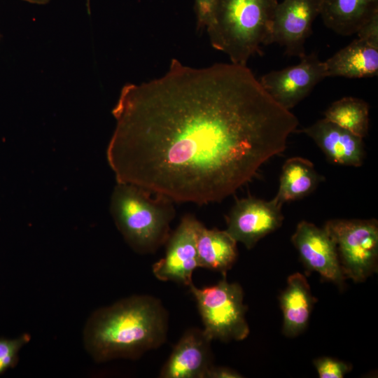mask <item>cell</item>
I'll return each instance as SVG.
<instances>
[{"label": "cell", "instance_id": "6da1fadb", "mask_svg": "<svg viewBox=\"0 0 378 378\" xmlns=\"http://www.w3.org/2000/svg\"><path fill=\"white\" fill-rule=\"evenodd\" d=\"M106 157L117 182L173 202H220L286 148L297 117L247 65L172 59L161 77L121 90Z\"/></svg>", "mask_w": 378, "mask_h": 378}, {"label": "cell", "instance_id": "7a4b0ae2", "mask_svg": "<svg viewBox=\"0 0 378 378\" xmlns=\"http://www.w3.org/2000/svg\"><path fill=\"white\" fill-rule=\"evenodd\" d=\"M169 314L160 299L135 295L95 310L83 332L85 350L97 363L137 359L167 340Z\"/></svg>", "mask_w": 378, "mask_h": 378}, {"label": "cell", "instance_id": "3957f363", "mask_svg": "<svg viewBox=\"0 0 378 378\" xmlns=\"http://www.w3.org/2000/svg\"><path fill=\"white\" fill-rule=\"evenodd\" d=\"M278 0H218L206 29L211 45L230 62L247 64L270 45L272 22Z\"/></svg>", "mask_w": 378, "mask_h": 378}, {"label": "cell", "instance_id": "277c9868", "mask_svg": "<svg viewBox=\"0 0 378 378\" xmlns=\"http://www.w3.org/2000/svg\"><path fill=\"white\" fill-rule=\"evenodd\" d=\"M139 186L117 182L110 211L127 244L136 253H150L166 244L175 216L173 201Z\"/></svg>", "mask_w": 378, "mask_h": 378}, {"label": "cell", "instance_id": "5b68a950", "mask_svg": "<svg viewBox=\"0 0 378 378\" xmlns=\"http://www.w3.org/2000/svg\"><path fill=\"white\" fill-rule=\"evenodd\" d=\"M189 288L197 302L203 331L209 339L230 342L247 337V307L239 284L229 283L225 276L214 286L199 288L192 284Z\"/></svg>", "mask_w": 378, "mask_h": 378}, {"label": "cell", "instance_id": "8992f818", "mask_svg": "<svg viewBox=\"0 0 378 378\" xmlns=\"http://www.w3.org/2000/svg\"><path fill=\"white\" fill-rule=\"evenodd\" d=\"M332 239L342 272L356 283L377 270L378 223L372 219H332L323 227Z\"/></svg>", "mask_w": 378, "mask_h": 378}, {"label": "cell", "instance_id": "52a82bcc", "mask_svg": "<svg viewBox=\"0 0 378 378\" xmlns=\"http://www.w3.org/2000/svg\"><path fill=\"white\" fill-rule=\"evenodd\" d=\"M298 64L271 71L259 79L269 95L290 111L327 77L324 62L315 52L305 54Z\"/></svg>", "mask_w": 378, "mask_h": 378}, {"label": "cell", "instance_id": "ba28073f", "mask_svg": "<svg viewBox=\"0 0 378 378\" xmlns=\"http://www.w3.org/2000/svg\"><path fill=\"white\" fill-rule=\"evenodd\" d=\"M322 0H283L274 10L270 44L277 43L289 56L301 58L312 25L320 15Z\"/></svg>", "mask_w": 378, "mask_h": 378}, {"label": "cell", "instance_id": "9c48e42d", "mask_svg": "<svg viewBox=\"0 0 378 378\" xmlns=\"http://www.w3.org/2000/svg\"><path fill=\"white\" fill-rule=\"evenodd\" d=\"M202 224L192 215L183 216L166 242L164 256L153 265V273L158 279L188 287L193 284V272L199 267L196 239Z\"/></svg>", "mask_w": 378, "mask_h": 378}, {"label": "cell", "instance_id": "30bf717a", "mask_svg": "<svg viewBox=\"0 0 378 378\" xmlns=\"http://www.w3.org/2000/svg\"><path fill=\"white\" fill-rule=\"evenodd\" d=\"M282 204L249 197L236 202L227 217L226 232L251 249L264 237L281 227Z\"/></svg>", "mask_w": 378, "mask_h": 378}, {"label": "cell", "instance_id": "8fae6325", "mask_svg": "<svg viewBox=\"0 0 378 378\" xmlns=\"http://www.w3.org/2000/svg\"><path fill=\"white\" fill-rule=\"evenodd\" d=\"M291 241L307 270L318 272L324 279L342 286L346 279L340 265L335 244L326 230L302 220Z\"/></svg>", "mask_w": 378, "mask_h": 378}, {"label": "cell", "instance_id": "7c38bea8", "mask_svg": "<svg viewBox=\"0 0 378 378\" xmlns=\"http://www.w3.org/2000/svg\"><path fill=\"white\" fill-rule=\"evenodd\" d=\"M203 330H187L162 366V378H206L214 365L211 342Z\"/></svg>", "mask_w": 378, "mask_h": 378}, {"label": "cell", "instance_id": "4fadbf2b", "mask_svg": "<svg viewBox=\"0 0 378 378\" xmlns=\"http://www.w3.org/2000/svg\"><path fill=\"white\" fill-rule=\"evenodd\" d=\"M295 132L310 137L335 164L358 167L363 163V139L326 118Z\"/></svg>", "mask_w": 378, "mask_h": 378}, {"label": "cell", "instance_id": "5bb4252c", "mask_svg": "<svg viewBox=\"0 0 378 378\" xmlns=\"http://www.w3.org/2000/svg\"><path fill=\"white\" fill-rule=\"evenodd\" d=\"M327 77L363 78L377 76L378 41L357 37L324 62Z\"/></svg>", "mask_w": 378, "mask_h": 378}, {"label": "cell", "instance_id": "9a60e30c", "mask_svg": "<svg viewBox=\"0 0 378 378\" xmlns=\"http://www.w3.org/2000/svg\"><path fill=\"white\" fill-rule=\"evenodd\" d=\"M315 302L306 277L299 272L290 275L279 297L286 337H296L305 330Z\"/></svg>", "mask_w": 378, "mask_h": 378}, {"label": "cell", "instance_id": "2e32d148", "mask_svg": "<svg viewBox=\"0 0 378 378\" xmlns=\"http://www.w3.org/2000/svg\"><path fill=\"white\" fill-rule=\"evenodd\" d=\"M378 13V0H322L320 15L324 25L341 36L356 34Z\"/></svg>", "mask_w": 378, "mask_h": 378}, {"label": "cell", "instance_id": "e0dca14e", "mask_svg": "<svg viewBox=\"0 0 378 378\" xmlns=\"http://www.w3.org/2000/svg\"><path fill=\"white\" fill-rule=\"evenodd\" d=\"M237 241L226 232L202 224L196 239L199 267L220 272L224 276L237 258Z\"/></svg>", "mask_w": 378, "mask_h": 378}, {"label": "cell", "instance_id": "ac0fdd59", "mask_svg": "<svg viewBox=\"0 0 378 378\" xmlns=\"http://www.w3.org/2000/svg\"><path fill=\"white\" fill-rule=\"evenodd\" d=\"M320 176L312 162L300 157L288 159L282 167L274 200L281 204L300 200L316 188Z\"/></svg>", "mask_w": 378, "mask_h": 378}, {"label": "cell", "instance_id": "d6986e66", "mask_svg": "<svg viewBox=\"0 0 378 378\" xmlns=\"http://www.w3.org/2000/svg\"><path fill=\"white\" fill-rule=\"evenodd\" d=\"M324 118L363 139L368 134L369 105L363 99L344 97L330 105Z\"/></svg>", "mask_w": 378, "mask_h": 378}, {"label": "cell", "instance_id": "ffe728a7", "mask_svg": "<svg viewBox=\"0 0 378 378\" xmlns=\"http://www.w3.org/2000/svg\"><path fill=\"white\" fill-rule=\"evenodd\" d=\"M30 338L27 333L13 339L0 337V375L15 367L20 351L30 341Z\"/></svg>", "mask_w": 378, "mask_h": 378}, {"label": "cell", "instance_id": "44dd1931", "mask_svg": "<svg viewBox=\"0 0 378 378\" xmlns=\"http://www.w3.org/2000/svg\"><path fill=\"white\" fill-rule=\"evenodd\" d=\"M321 378H342L351 370L347 363L330 357H321L314 360Z\"/></svg>", "mask_w": 378, "mask_h": 378}, {"label": "cell", "instance_id": "7402d4cb", "mask_svg": "<svg viewBox=\"0 0 378 378\" xmlns=\"http://www.w3.org/2000/svg\"><path fill=\"white\" fill-rule=\"evenodd\" d=\"M218 0H195V12L197 28L206 29L211 22L214 9Z\"/></svg>", "mask_w": 378, "mask_h": 378}, {"label": "cell", "instance_id": "603a6c76", "mask_svg": "<svg viewBox=\"0 0 378 378\" xmlns=\"http://www.w3.org/2000/svg\"><path fill=\"white\" fill-rule=\"evenodd\" d=\"M243 377L236 370L227 367L215 366L214 365L207 372L206 378H240Z\"/></svg>", "mask_w": 378, "mask_h": 378}, {"label": "cell", "instance_id": "cb8c5ba5", "mask_svg": "<svg viewBox=\"0 0 378 378\" xmlns=\"http://www.w3.org/2000/svg\"><path fill=\"white\" fill-rule=\"evenodd\" d=\"M23 1L31 3V4L43 5V4H48L50 0H23Z\"/></svg>", "mask_w": 378, "mask_h": 378}, {"label": "cell", "instance_id": "d4e9b609", "mask_svg": "<svg viewBox=\"0 0 378 378\" xmlns=\"http://www.w3.org/2000/svg\"><path fill=\"white\" fill-rule=\"evenodd\" d=\"M87 8L88 13H90V0H87Z\"/></svg>", "mask_w": 378, "mask_h": 378}, {"label": "cell", "instance_id": "484cf974", "mask_svg": "<svg viewBox=\"0 0 378 378\" xmlns=\"http://www.w3.org/2000/svg\"><path fill=\"white\" fill-rule=\"evenodd\" d=\"M1 35L0 34V38H1Z\"/></svg>", "mask_w": 378, "mask_h": 378}]
</instances>
